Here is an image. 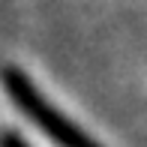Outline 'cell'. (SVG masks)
Segmentation results:
<instances>
[{
	"label": "cell",
	"mask_w": 147,
	"mask_h": 147,
	"mask_svg": "<svg viewBox=\"0 0 147 147\" xmlns=\"http://www.w3.org/2000/svg\"><path fill=\"white\" fill-rule=\"evenodd\" d=\"M0 84H3L6 96L12 99V105H15L39 132H45L57 147H102L72 117H66L54 102H48V96H45L18 66H6V69L0 72Z\"/></svg>",
	"instance_id": "1"
},
{
	"label": "cell",
	"mask_w": 147,
	"mask_h": 147,
	"mask_svg": "<svg viewBox=\"0 0 147 147\" xmlns=\"http://www.w3.org/2000/svg\"><path fill=\"white\" fill-rule=\"evenodd\" d=\"M0 147H30L27 141H24L18 132H12V129H6V132H0Z\"/></svg>",
	"instance_id": "2"
}]
</instances>
